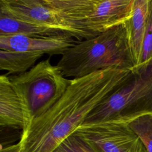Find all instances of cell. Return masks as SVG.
<instances>
[{"label": "cell", "instance_id": "6da1fadb", "mask_svg": "<svg viewBox=\"0 0 152 152\" xmlns=\"http://www.w3.org/2000/svg\"><path fill=\"white\" fill-rule=\"evenodd\" d=\"M132 74V69L113 67L71 80L59 100L21 131L20 152H55L88 114Z\"/></svg>", "mask_w": 152, "mask_h": 152}, {"label": "cell", "instance_id": "7a4b0ae2", "mask_svg": "<svg viewBox=\"0 0 152 152\" xmlns=\"http://www.w3.org/2000/svg\"><path fill=\"white\" fill-rule=\"evenodd\" d=\"M125 23L68 49L56 65L62 74L75 78L113 67L132 70L135 64Z\"/></svg>", "mask_w": 152, "mask_h": 152}, {"label": "cell", "instance_id": "3957f363", "mask_svg": "<svg viewBox=\"0 0 152 152\" xmlns=\"http://www.w3.org/2000/svg\"><path fill=\"white\" fill-rule=\"evenodd\" d=\"M22 107L25 129L35 119L49 110L70 84L49 59L42 61L26 72L9 76ZM22 130V131H23Z\"/></svg>", "mask_w": 152, "mask_h": 152}, {"label": "cell", "instance_id": "277c9868", "mask_svg": "<svg viewBox=\"0 0 152 152\" xmlns=\"http://www.w3.org/2000/svg\"><path fill=\"white\" fill-rule=\"evenodd\" d=\"M75 27L91 37L124 23L134 0H45Z\"/></svg>", "mask_w": 152, "mask_h": 152}, {"label": "cell", "instance_id": "5b68a950", "mask_svg": "<svg viewBox=\"0 0 152 152\" xmlns=\"http://www.w3.org/2000/svg\"><path fill=\"white\" fill-rule=\"evenodd\" d=\"M125 118L102 122L83 123L74 134L99 152H147Z\"/></svg>", "mask_w": 152, "mask_h": 152}, {"label": "cell", "instance_id": "8992f818", "mask_svg": "<svg viewBox=\"0 0 152 152\" xmlns=\"http://www.w3.org/2000/svg\"><path fill=\"white\" fill-rule=\"evenodd\" d=\"M112 110L130 120L152 113V58L134 67L128 80L110 98Z\"/></svg>", "mask_w": 152, "mask_h": 152}, {"label": "cell", "instance_id": "52a82bcc", "mask_svg": "<svg viewBox=\"0 0 152 152\" xmlns=\"http://www.w3.org/2000/svg\"><path fill=\"white\" fill-rule=\"evenodd\" d=\"M0 13L61 30L80 41L92 38L75 27L45 0H0Z\"/></svg>", "mask_w": 152, "mask_h": 152}, {"label": "cell", "instance_id": "ba28073f", "mask_svg": "<svg viewBox=\"0 0 152 152\" xmlns=\"http://www.w3.org/2000/svg\"><path fill=\"white\" fill-rule=\"evenodd\" d=\"M77 42L73 37L65 36L56 37H34L24 35L0 36V50L62 55Z\"/></svg>", "mask_w": 152, "mask_h": 152}, {"label": "cell", "instance_id": "9c48e42d", "mask_svg": "<svg viewBox=\"0 0 152 152\" xmlns=\"http://www.w3.org/2000/svg\"><path fill=\"white\" fill-rule=\"evenodd\" d=\"M0 126L21 129V131L25 126L19 98L7 74L0 76Z\"/></svg>", "mask_w": 152, "mask_h": 152}, {"label": "cell", "instance_id": "30bf717a", "mask_svg": "<svg viewBox=\"0 0 152 152\" xmlns=\"http://www.w3.org/2000/svg\"><path fill=\"white\" fill-rule=\"evenodd\" d=\"M151 1V0H134L132 15L125 23L135 66L138 65L140 60Z\"/></svg>", "mask_w": 152, "mask_h": 152}, {"label": "cell", "instance_id": "8fae6325", "mask_svg": "<svg viewBox=\"0 0 152 152\" xmlns=\"http://www.w3.org/2000/svg\"><path fill=\"white\" fill-rule=\"evenodd\" d=\"M17 34L41 38L70 36L53 27L20 20L0 13V36Z\"/></svg>", "mask_w": 152, "mask_h": 152}, {"label": "cell", "instance_id": "7c38bea8", "mask_svg": "<svg viewBox=\"0 0 152 152\" xmlns=\"http://www.w3.org/2000/svg\"><path fill=\"white\" fill-rule=\"evenodd\" d=\"M44 54L0 50V69L14 75L27 72Z\"/></svg>", "mask_w": 152, "mask_h": 152}, {"label": "cell", "instance_id": "4fadbf2b", "mask_svg": "<svg viewBox=\"0 0 152 152\" xmlns=\"http://www.w3.org/2000/svg\"><path fill=\"white\" fill-rule=\"evenodd\" d=\"M142 141L147 152H152V113L140 115L128 123Z\"/></svg>", "mask_w": 152, "mask_h": 152}, {"label": "cell", "instance_id": "5bb4252c", "mask_svg": "<svg viewBox=\"0 0 152 152\" xmlns=\"http://www.w3.org/2000/svg\"><path fill=\"white\" fill-rule=\"evenodd\" d=\"M55 152H99L91 145L79 137L72 134L69 136Z\"/></svg>", "mask_w": 152, "mask_h": 152}, {"label": "cell", "instance_id": "9a60e30c", "mask_svg": "<svg viewBox=\"0 0 152 152\" xmlns=\"http://www.w3.org/2000/svg\"><path fill=\"white\" fill-rule=\"evenodd\" d=\"M151 58H152V0L151 1L146 30L142 46L140 60L138 65L137 66L145 62Z\"/></svg>", "mask_w": 152, "mask_h": 152}, {"label": "cell", "instance_id": "2e32d148", "mask_svg": "<svg viewBox=\"0 0 152 152\" xmlns=\"http://www.w3.org/2000/svg\"><path fill=\"white\" fill-rule=\"evenodd\" d=\"M20 147L18 142L13 145H3L1 144L0 152H20Z\"/></svg>", "mask_w": 152, "mask_h": 152}]
</instances>
